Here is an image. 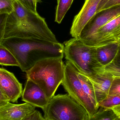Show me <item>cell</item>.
<instances>
[{"label": "cell", "instance_id": "cell-8", "mask_svg": "<svg viewBox=\"0 0 120 120\" xmlns=\"http://www.w3.org/2000/svg\"><path fill=\"white\" fill-rule=\"evenodd\" d=\"M120 15V5L102 10L89 21L78 37L84 40L93 36L99 29Z\"/></svg>", "mask_w": 120, "mask_h": 120}, {"label": "cell", "instance_id": "cell-21", "mask_svg": "<svg viewBox=\"0 0 120 120\" xmlns=\"http://www.w3.org/2000/svg\"><path fill=\"white\" fill-rule=\"evenodd\" d=\"M16 0L27 9L34 12H37V8L38 0Z\"/></svg>", "mask_w": 120, "mask_h": 120}, {"label": "cell", "instance_id": "cell-9", "mask_svg": "<svg viewBox=\"0 0 120 120\" xmlns=\"http://www.w3.org/2000/svg\"><path fill=\"white\" fill-rule=\"evenodd\" d=\"M102 0H85L80 10L75 16L70 31L73 38L79 37L89 21L97 13Z\"/></svg>", "mask_w": 120, "mask_h": 120}, {"label": "cell", "instance_id": "cell-17", "mask_svg": "<svg viewBox=\"0 0 120 120\" xmlns=\"http://www.w3.org/2000/svg\"><path fill=\"white\" fill-rule=\"evenodd\" d=\"M120 119L112 109L99 107L97 112L87 120H120Z\"/></svg>", "mask_w": 120, "mask_h": 120}, {"label": "cell", "instance_id": "cell-4", "mask_svg": "<svg viewBox=\"0 0 120 120\" xmlns=\"http://www.w3.org/2000/svg\"><path fill=\"white\" fill-rule=\"evenodd\" d=\"M64 45L65 59L85 75L92 77L104 69L97 59L95 47L87 45L78 37L65 41Z\"/></svg>", "mask_w": 120, "mask_h": 120}, {"label": "cell", "instance_id": "cell-24", "mask_svg": "<svg viewBox=\"0 0 120 120\" xmlns=\"http://www.w3.org/2000/svg\"><path fill=\"white\" fill-rule=\"evenodd\" d=\"M8 14L0 15V45L4 39L6 20Z\"/></svg>", "mask_w": 120, "mask_h": 120}, {"label": "cell", "instance_id": "cell-3", "mask_svg": "<svg viewBox=\"0 0 120 120\" xmlns=\"http://www.w3.org/2000/svg\"><path fill=\"white\" fill-rule=\"evenodd\" d=\"M64 68L62 58L41 60L26 72L27 78L38 85L50 99L63 82Z\"/></svg>", "mask_w": 120, "mask_h": 120}, {"label": "cell", "instance_id": "cell-19", "mask_svg": "<svg viewBox=\"0 0 120 120\" xmlns=\"http://www.w3.org/2000/svg\"><path fill=\"white\" fill-rule=\"evenodd\" d=\"M120 105V95H108L104 100L99 104V107L104 108L111 109Z\"/></svg>", "mask_w": 120, "mask_h": 120}, {"label": "cell", "instance_id": "cell-15", "mask_svg": "<svg viewBox=\"0 0 120 120\" xmlns=\"http://www.w3.org/2000/svg\"><path fill=\"white\" fill-rule=\"evenodd\" d=\"M76 69L78 75L81 81L85 93L94 104L99 107L97 102L94 87L91 82L86 75L76 68Z\"/></svg>", "mask_w": 120, "mask_h": 120}, {"label": "cell", "instance_id": "cell-25", "mask_svg": "<svg viewBox=\"0 0 120 120\" xmlns=\"http://www.w3.org/2000/svg\"><path fill=\"white\" fill-rule=\"evenodd\" d=\"M119 5H120V0H108L103 6L101 11Z\"/></svg>", "mask_w": 120, "mask_h": 120}, {"label": "cell", "instance_id": "cell-1", "mask_svg": "<svg viewBox=\"0 0 120 120\" xmlns=\"http://www.w3.org/2000/svg\"><path fill=\"white\" fill-rule=\"evenodd\" d=\"M1 45L9 50L17 61L22 71L26 72L39 61L64 56V45L34 38H4Z\"/></svg>", "mask_w": 120, "mask_h": 120}, {"label": "cell", "instance_id": "cell-30", "mask_svg": "<svg viewBox=\"0 0 120 120\" xmlns=\"http://www.w3.org/2000/svg\"><path fill=\"white\" fill-rule=\"evenodd\" d=\"M108 0H102L101 3L100 7H99V12H100V11H101V9H102L103 6H104V5H105V4L106 3V2H107Z\"/></svg>", "mask_w": 120, "mask_h": 120}, {"label": "cell", "instance_id": "cell-2", "mask_svg": "<svg viewBox=\"0 0 120 120\" xmlns=\"http://www.w3.org/2000/svg\"><path fill=\"white\" fill-rule=\"evenodd\" d=\"M12 37L34 38L58 43L45 19L16 0L14 10L7 18L4 38Z\"/></svg>", "mask_w": 120, "mask_h": 120}, {"label": "cell", "instance_id": "cell-18", "mask_svg": "<svg viewBox=\"0 0 120 120\" xmlns=\"http://www.w3.org/2000/svg\"><path fill=\"white\" fill-rule=\"evenodd\" d=\"M0 65L19 66L17 61L10 51L1 45H0Z\"/></svg>", "mask_w": 120, "mask_h": 120}, {"label": "cell", "instance_id": "cell-32", "mask_svg": "<svg viewBox=\"0 0 120 120\" xmlns=\"http://www.w3.org/2000/svg\"><path fill=\"white\" fill-rule=\"evenodd\" d=\"M118 41H120V39H119V40H118Z\"/></svg>", "mask_w": 120, "mask_h": 120}, {"label": "cell", "instance_id": "cell-31", "mask_svg": "<svg viewBox=\"0 0 120 120\" xmlns=\"http://www.w3.org/2000/svg\"><path fill=\"white\" fill-rule=\"evenodd\" d=\"M120 39V33L119 36H118V40Z\"/></svg>", "mask_w": 120, "mask_h": 120}, {"label": "cell", "instance_id": "cell-22", "mask_svg": "<svg viewBox=\"0 0 120 120\" xmlns=\"http://www.w3.org/2000/svg\"><path fill=\"white\" fill-rule=\"evenodd\" d=\"M120 95V77H114L110 88L108 95Z\"/></svg>", "mask_w": 120, "mask_h": 120}, {"label": "cell", "instance_id": "cell-28", "mask_svg": "<svg viewBox=\"0 0 120 120\" xmlns=\"http://www.w3.org/2000/svg\"><path fill=\"white\" fill-rule=\"evenodd\" d=\"M9 102L0 89V107Z\"/></svg>", "mask_w": 120, "mask_h": 120}, {"label": "cell", "instance_id": "cell-34", "mask_svg": "<svg viewBox=\"0 0 120 120\" xmlns=\"http://www.w3.org/2000/svg\"></svg>", "mask_w": 120, "mask_h": 120}, {"label": "cell", "instance_id": "cell-7", "mask_svg": "<svg viewBox=\"0 0 120 120\" xmlns=\"http://www.w3.org/2000/svg\"><path fill=\"white\" fill-rule=\"evenodd\" d=\"M120 33V15L98 30L95 34L85 40L90 46L98 47L118 41Z\"/></svg>", "mask_w": 120, "mask_h": 120}, {"label": "cell", "instance_id": "cell-11", "mask_svg": "<svg viewBox=\"0 0 120 120\" xmlns=\"http://www.w3.org/2000/svg\"><path fill=\"white\" fill-rule=\"evenodd\" d=\"M36 110V107L28 103L8 102L0 107V120H27Z\"/></svg>", "mask_w": 120, "mask_h": 120}, {"label": "cell", "instance_id": "cell-5", "mask_svg": "<svg viewBox=\"0 0 120 120\" xmlns=\"http://www.w3.org/2000/svg\"><path fill=\"white\" fill-rule=\"evenodd\" d=\"M42 110L45 120H87L89 118L86 110L68 94L54 96Z\"/></svg>", "mask_w": 120, "mask_h": 120}, {"label": "cell", "instance_id": "cell-20", "mask_svg": "<svg viewBox=\"0 0 120 120\" xmlns=\"http://www.w3.org/2000/svg\"><path fill=\"white\" fill-rule=\"evenodd\" d=\"M16 0H0V15L10 14L14 10Z\"/></svg>", "mask_w": 120, "mask_h": 120}, {"label": "cell", "instance_id": "cell-23", "mask_svg": "<svg viewBox=\"0 0 120 120\" xmlns=\"http://www.w3.org/2000/svg\"><path fill=\"white\" fill-rule=\"evenodd\" d=\"M104 68L114 77H120V66L115 65L113 62L106 66Z\"/></svg>", "mask_w": 120, "mask_h": 120}, {"label": "cell", "instance_id": "cell-26", "mask_svg": "<svg viewBox=\"0 0 120 120\" xmlns=\"http://www.w3.org/2000/svg\"><path fill=\"white\" fill-rule=\"evenodd\" d=\"M27 120H45L41 113L39 111L36 110L31 117Z\"/></svg>", "mask_w": 120, "mask_h": 120}, {"label": "cell", "instance_id": "cell-10", "mask_svg": "<svg viewBox=\"0 0 120 120\" xmlns=\"http://www.w3.org/2000/svg\"><path fill=\"white\" fill-rule=\"evenodd\" d=\"M0 89L9 102L17 103L22 95V84L12 73L0 68Z\"/></svg>", "mask_w": 120, "mask_h": 120}, {"label": "cell", "instance_id": "cell-13", "mask_svg": "<svg viewBox=\"0 0 120 120\" xmlns=\"http://www.w3.org/2000/svg\"><path fill=\"white\" fill-rule=\"evenodd\" d=\"M87 77L93 85L96 100L98 105L108 96L114 77L110 73L105 71L104 68L94 76Z\"/></svg>", "mask_w": 120, "mask_h": 120}, {"label": "cell", "instance_id": "cell-12", "mask_svg": "<svg viewBox=\"0 0 120 120\" xmlns=\"http://www.w3.org/2000/svg\"><path fill=\"white\" fill-rule=\"evenodd\" d=\"M22 97L23 101L42 109L50 100L41 87L29 78H27Z\"/></svg>", "mask_w": 120, "mask_h": 120}, {"label": "cell", "instance_id": "cell-33", "mask_svg": "<svg viewBox=\"0 0 120 120\" xmlns=\"http://www.w3.org/2000/svg\"></svg>", "mask_w": 120, "mask_h": 120}, {"label": "cell", "instance_id": "cell-16", "mask_svg": "<svg viewBox=\"0 0 120 120\" xmlns=\"http://www.w3.org/2000/svg\"><path fill=\"white\" fill-rule=\"evenodd\" d=\"M73 1V0H58L56 10V22L58 24L61 23Z\"/></svg>", "mask_w": 120, "mask_h": 120}, {"label": "cell", "instance_id": "cell-27", "mask_svg": "<svg viewBox=\"0 0 120 120\" xmlns=\"http://www.w3.org/2000/svg\"><path fill=\"white\" fill-rule=\"evenodd\" d=\"M119 46L118 51L116 56L112 62L115 65L120 66V41H119Z\"/></svg>", "mask_w": 120, "mask_h": 120}, {"label": "cell", "instance_id": "cell-14", "mask_svg": "<svg viewBox=\"0 0 120 120\" xmlns=\"http://www.w3.org/2000/svg\"><path fill=\"white\" fill-rule=\"evenodd\" d=\"M119 41L95 47L96 55L100 65L104 67L113 61L119 48Z\"/></svg>", "mask_w": 120, "mask_h": 120}, {"label": "cell", "instance_id": "cell-6", "mask_svg": "<svg viewBox=\"0 0 120 120\" xmlns=\"http://www.w3.org/2000/svg\"><path fill=\"white\" fill-rule=\"evenodd\" d=\"M61 84L70 97L86 110L89 117L97 112L99 107L94 104L86 95L76 68L68 61L65 65L64 77Z\"/></svg>", "mask_w": 120, "mask_h": 120}, {"label": "cell", "instance_id": "cell-29", "mask_svg": "<svg viewBox=\"0 0 120 120\" xmlns=\"http://www.w3.org/2000/svg\"><path fill=\"white\" fill-rule=\"evenodd\" d=\"M112 109L120 119V105L113 107Z\"/></svg>", "mask_w": 120, "mask_h": 120}]
</instances>
